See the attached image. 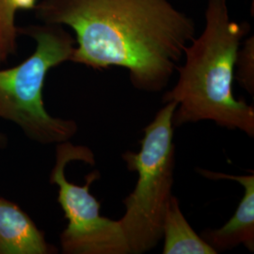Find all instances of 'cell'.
Wrapping results in <instances>:
<instances>
[{
  "label": "cell",
  "instance_id": "obj_1",
  "mask_svg": "<svg viewBox=\"0 0 254 254\" xmlns=\"http://www.w3.org/2000/svg\"><path fill=\"white\" fill-rule=\"evenodd\" d=\"M42 23L71 27V62L94 70L127 69L139 91L159 92L196 35V24L170 0H41Z\"/></svg>",
  "mask_w": 254,
  "mask_h": 254
},
{
  "label": "cell",
  "instance_id": "obj_2",
  "mask_svg": "<svg viewBox=\"0 0 254 254\" xmlns=\"http://www.w3.org/2000/svg\"><path fill=\"white\" fill-rule=\"evenodd\" d=\"M250 31L249 23L231 18L228 0L207 1L204 27L185 48V64L176 70L178 81L162 98L165 104H177L173 127L213 121L254 137V106L233 94L236 57Z\"/></svg>",
  "mask_w": 254,
  "mask_h": 254
},
{
  "label": "cell",
  "instance_id": "obj_3",
  "mask_svg": "<svg viewBox=\"0 0 254 254\" xmlns=\"http://www.w3.org/2000/svg\"><path fill=\"white\" fill-rule=\"evenodd\" d=\"M19 34L31 37L36 47L18 65L0 70V119L16 125L40 144L68 141L76 134L77 124L51 116L45 107L43 91L49 71L71 62L75 39L63 26L46 23L19 27Z\"/></svg>",
  "mask_w": 254,
  "mask_h": 254
},
{
  "label": "cell",
  "instance_id": "obj_4",
  "mask_svg": "<svg viewBox=\"0 0 254 254\" xmlns=\"http://www.w3.org/2000/svg\"><path fill=\"white\" fill-rule=\"evenodd\" d=\"M175 102L166 103L143 129L139 152L123 154L130 172L137 173L134 190L124 200L126 213L119 219L131 254L147 253L163 236L166 210L172 198L175 145L173 113Z\"/></svg>",
  "mask_w": 254,
  "mask_h": 254
},
{
  "label": "cell",
  "instance_id": "obj_5",
  "mask_svg": "<svg viewBox=\"0 0 254 254\" xmlns=\"http://www.w3.org/2000/svg\"><path fill=\"white\" fill-rule=\"evenodd\" d=\"M72 161L95 163L93 153L85 146H74L70 140L57 144L50 183L59 188L58 201L68 220L61 235L64 254H130L119 220L103 217L100 202L90 192V187L100 178V173L88 174L84 186L74 185L65 176V168Z\"/></svg>",
  "mask_w": 254,
  "mask_h": 254
},
{
  "label": "cell",
  "instance_id": "obj_6",
  "mask_svg": "<svg viewBox=\"0 0 254 254\" xmlns=\"http://www.w3.org/2000/svg\"><path fill=\"white\" fill-rule=\"evenodd\" d=\"M197 172L209 179H229L239 183L244 194L236 213L225 225L216 230L207 229L201 237L217 253L244 245L250 252L254 251V174L230 175L197 169Z\"/></svg>",
  "mask_w": 254,
  "mask_h": 254
},
{
  "label": "cell",
  "instance_id": "obj_7",
  "mask_svg": "<svg viewBox=\"0 0 254 254\" xmlns=\"http://www.w3.org/2000/svg\"><path fill=\"white\" fill-rule=\"evenodd\" d=\"M25 211L0 197V254L57 253Z\"/></svg>",
  "mask_w": 254,
  "mask_h": 254
},
{
  "label": "cell",
  "instance_id": "obj_8",
  "mask_svg": "<svg viewBox=\"0 0 254 254\" xmlns=\"http://www.w3.org/2000/svg\"><path fill=\"white\" fill-rule=\"evenodd\" d=\"M162 234L163 254H218L201 236L194 232L174 196H172L166 210Z\"/></svg>",
  "mask_w": 254,
  "mask_h": 254
},
{
  "label": "cell",
  "instance_id": "obj_9",
  "mask_svg": "<svg viewBox=\"0 0 254 254\" xmlns=\"http://www.w3.org/2000/svg\"><path fill=\"white\" fill-rule=\"evenodd\" d=\"M37 3L38 0H0V64L17 52V12L34 9Z\"/></svg>",
  "mask_w": 254,
  "mask_h": 254
},
{
  "label": "cell",
  "instance_id": "obj_10",
  "mask_svg": "<svg viewBox=\"0 0 254 254\" xmlns=\"http://www.w3.org/2000/svg\"><path fill=\"white\" fill-rule=\"evenodd\" d=\"M236 57L235 78L250 94L254 92V37H249Z\"/></svg>",
  "mask_w": 254,
  "mask_h": 254
},
{
  "label": "cell",
  "instance_id": "obj_11",
  "mask_svg": "<svg viewBox=\"0 0 254 254\" xmlns=\"http://www.w3.org/2000/svg\"><path fill=\"white\" fill-rule=\"evenodd\" d=\"M8 144V139L7 136H5L2 132H0V149L6 147Z\"/></svg>",
  "mask_w": 254,
  "mask_h": 254
}]
</instances>
